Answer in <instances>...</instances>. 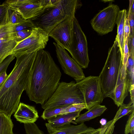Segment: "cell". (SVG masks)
<instances>
[{
  "label": "cell",
  "instance_id": "6da1fadb",
  "mask_svg": "<svg viewBox=\"0 0 134 134\" xmlns=\"http://www.w3.org/2000/svg\"><path fill=\"white\" fill-rule=\"evenodd\" d=\"M61 75L50 53L44 49L37 51L25 90L30 100L43 104L57 88Z\"/></svg>",
  "mask_w": 134,
  "mask_h": 134
},
{
  "label": "cell",
  "instance_id": "7a4b0ae2",
  "mask_svg": "<svg viewBox=\"0 0 134 134\" xmlns=\"http://www.w3.org/2000/svg\"><path fill=\"white\" fill-rule=\"evenodd\" d=\"M37 52L15 56L16 61L14 67L0 88V113L11 117L16 110Z\"/></svg>",
  "mask_w": 134,
  "mask_h": 134
},
{
  "label": "cell",
  "instance_id": "3957f363",
  "mask_svg": "<svg viewBox=\"0 0 134 134\" xmlns=\"http://www.w3.org/2000/svg\"><path fill=\"white\" fill-rule=\"evenodd\" d=\"M79 6L77 0H55L52 5L29 20L35 27L41 28L49 35L59 23L68 17L75 16Z\"/></svg>",
  "mask_w": 134,
  "mask_h": 134
},
{
  "label": "cell",
  "instance_id": "277c9868",
  "mask_svg": "<svg viewBox=\"0 0 134 134\" xmlns=\"http://www.w3.org/2000/svg\"><path fill=\"white\" fill-rule=\"evenodd\" d=\"M122 61V56L116 37L109 49L105 63L98 76L104 98L109 97L117 84Z\"/></svg>",
  "mask_w": 134,
  "mask_h": 134
},
{
  "label": "cell",
  "instance_id": "5b68a950",
  "mask_svg": "<svg viewBox=\"0 0 134 134\" xmlns=\"http://www.w3.org/2000/svg\"><path fill=\"white\" fill-rule=\"evenodd\" d=\"M83 103V95L74 81L60 82L51 97L41 105L44 110L70 105L74 104Z\"/></svg>",
  "mask_w": 134,
  "mask_h": 134
},
{
  "label": "cell",
  "instance_id": "8992f818",
  "mask_svg": "<svg viewBox=\"0 0 134 134\" xmlns=\"http://www.w3.org/2000/svg\"><path fill=\"white\" fill-rule=\"evenodd\" d=\"M68 51L82 68L88 67L90 60L86 37L75 16L73 19L71 43Z\"/></svg>",
  "mask_w": 134,
  "mask_h": 134
},
{
  "label": "cell",
  "instance_id": "52a82bcc",
  "mask_svg": "<svg viewBox=\"0 0 134 134\" xmlns=\"http://www.w3.org/2000/svg\"><path fill=\"white\" fill-rule=\"evenodd\" d=\"M55 0H8L4 2L9 9L15 11L24 19L30 20L52 5Z\"/></svg>",
  "mask_w": 134,
  "mask_h": 134
},
{
  "label": "cell",
  "instance_id": "ba28073f",
  "mask_svg": "<svg viewBox=\"0 0 134 134\" xmlns=\"http://www.w3.org/2000/svg\"><path fill=\"white\" fill-rule=\"evenodd\" d=\"M76 84L83 95L86 109L102 102L104 98L98 76L85 77Z\"/></svg>",
  "mask_w": 134,
  "mask_h": 134
},
{
  "label": "cell",
  "instance_id": "9c48e42d",
  "mask_svg": "<svg viewBox=\"0 0 134 134\" xmlns=\"http://www.w3.org/2000/svg\"><path fill=\"white\" fill-rule=\"evenodd\" d=\"M49 35L41 28L35 27L31 34L19 42L10 53L16 55L37 52L43 49L49 40Z\"/></svg>",
  "mask_w": 134,
  "mask_h": 134
},
{
  "label": "cell",
  "instance_id": "30bf717a",
  "mask_svg": "<svg viewBox=\"0 0 134 134\" xmlns=\"http://www.w3.org/2000/svg\"><path fill=\"white\" fill-rule=\"evenodd\" d=\"M117 5L110 4L98 12L92 19L91 25L96 32L104 35L112 31L120 10Z\"/></svg>",
  "mask_w": 134,
  "mask_h": 134
},
{
  "label": "cell",
  "instance_id": "8fae6325",
  "mask_svg": "<svg viewBox=\"0 0 134 134\" xmlns=\"http://www.w3.org/2000/svg\"><path fill=\"white\" fill-rule=\"evenodd\" d=\"M57 56L62 69L66 74L73 78L76 82L85 77L81 67L69 55L65 49L55 42Z\"/></svg>",
  "mask_w": 134,
  "mask_h": 134
},
{
  "label": "cell",
  "instance_id": "7c38bea8",
  "mask_svg": "<svg viewBox=\"0 0 134 134\" xmlns=\"http://www.w3.org/2000/svg\"><path fill=\"white\" fill-rule=\"evenodd\" d=\"M74 17H68L59 23L48 35L56 43L67 51L71 43Z\"/></svg>",
  "mask_w": 134,
  "mask_h": 134
},
{
  "label": "cell",
  "instance_id": "4fadbf2b",
  "mask_svg": "<svg viewBox=\"0 0 134 134\" xmlns=\"http://www.w3.org/2000/svg\"><path fill=\"white\" fill-rule=\"evenodd\" d=\"M131 85V79L127 73L125 77H120L119 75L117 84L108 97L112 99L115 104L119 107L128 96Z\"/></svg>",
  "mask_w": 134,
  "mask_h": 134
},
{
  "label": "cell",
  "instance_id": "5bb4252c",
  "mask_svg": "<svg viewBox=\"0 0 134 134\" xmlns=\"http://www.w3.org/2000/svg\"><path fill=\"white\" fill-rule=\"evenodd\" d=\"M45 125L48 134H82L92 132L97 129L88 127L84 122L77 125L69 124L58 128H53L47 123Z\"/></svg>",
  "mask_w": 134,
  "mask_h": 134
},
{
  "label": "cell",
  "instance_id": "9a60e30c",
  "mask_svg": "<svg viewBox=\"0 0 134 134\" xmlns=\"http://www.w3.org/2000/svg\"><path fill=\"white\" fill-rule=\"evenodd\" d=\"M14 116L17 121L24 124L35 123L39 117L34 107L20 102Z\"/></svg>",
  "mask_w": 134,
  "mask_h": 134
},
{
  "label": "cell",
  "instance_id": "2e32d148",
  "mask_svg": "<svg viewBox=\"0 0 134 134\" xmlns=\"http://www.w3.org/2000/svg\"><path fill=\"white\" fill-rule=\"evenodd\" d=\"M81 112L60 114L48 119V124L54 128H59L71 123L76 124L73 121L78 118Z\"/></svg>",
  "mask_w": 134,
  "mask_h": 134
},
{
  "label": "cell",
  "instance_id": "e0dca14e",
  "mask_svg": "<svg viewBox=\"0 0 134 134\" xmlns=\"http://www.w3.org/2000/svg\"><path fill=\"white\" fill-rule=\"evenodd\" d=\"M107 108L105 105L97 104L94 105L83 114H80L74 122L77 123H81L89 121L98 116H100L106 110Z\"/></svg>",
  "mask_w": 134,
  "mask_h": 134
},
{
  "label": "cell",
  "instance_id": "ac0fdd59",
  "mask_svg": "<svg viewBox=\"0 0 134 134\" xmlns=\"http://www.w3.org/2000/svg\"><path fill=\"white\" fill-rule=\"evenodd\" d=\"M126 9L120 10L116 21L117 25V34L116 37L118 40L121 54L123 57L124 43V31L125 21L127 16Z\"/></svg>",
  "mask_w": 134,
  "mask_h": 134
},
{
  "label": "cell",
  "instance_id": "d6986e66",
  "mask_svg": "<svg viewBox=\"0 0 134 134\" xmlns=\"http://www.w3.org/2000/svg\"><path fill=\"white\" fill-rule=\"evenodd\" d=\"M19 42L14 40L0 37V64L9 55Z\"/></svg>",
  "mask_w": 134,
  "mask_h": 134
},
{
  "label": "cell",
  "instance_id": "ffe728a7",
  "mask_svg": "<svg viewBox=\"0 0 134 134\" xmlns=\"http://www.w3.org/2000/svg\"><path fill=\"white\" fill-rule=\"evenodd\" d=\"M13 126L10 117L0 113V134H14Z\"/></svg>",
  "mask_w": 134,
  "mask_h": 134
},
{
  "label": "cell",
  "instance_id": "44dd1931",
  "mask_svg": "<svg viewBox=\"0 0 134 134\" xmlns=\"http://www.w3.org/2000/svg\"><path fill=\"white\" fill-rule=\"evenodd\" d=\"M119 107V109L113 119L115 123L122 117L134 111V104L131 101L127 104L123 103Z\"/></svg>",
  "mask_w": 134,
  "mask_h": 134
},
{
  "label": "cell",
  "instance_id": "7402d4cb",
  "mask_svg": "<svg viewBox=\"0 0 134 134\" xmlns=\"http://www.w3.org/2000/svg\"><path fill=\"white\" fill-rule=\"evenodd\" d=\"M69 105L58 107L44 110L41 117L44 120H47L50 118L61 114L63 111Z\"/></svg>",
  "mask_w": 134,
  "mask_h": 134
},
{
  "label": "cell",
  "instance_id": "603a6c76",
  "mask_svg": "<svg viewBox=\"0 0 134 134\" xmlns=\"http://www.w3.org/2000/svg\"><path fill=\"white\" fill-rule=\"evenodd\" d=\"M10 29L12 32L32 30L35 26L30 20H27L25 22L20 24L15 25L11 24Z\"/></svg>",
  "mask_w": 134,
  "mask_h": 134
},
{
  "label": "cell",
  "instance_id": "cb8c5ba5",
  "mask_svg": "<svg viewBox=\"0 0 134 134\" xmlns=\"http://www.w3.org/2000/svg\"><path fill=\"white\" fill-rule=\"evenodd\" d=\"M10 10L8 6L4 2L0 5V26L8 23Z\"/></svg>",
  "mask_w": 134,
  "mask_h": 134
},
{
  "label": "cell",
  "instance_id": "d4e9b609",
  "mask_svg": "<svg viewBox=\"0 0 134 134\" xmlns=\"http://www.w3.org/2000/svg\"><path fill=\"white\" fill-rule=\"evenodd\" d=\"M27 20L15 11L10 9L8 23L13 25H17L23 23Z\"/></svg>",
  "mask_w": 134,
  "mask_h": 134
},
{
  "label": "cell",
  "instance_id": "484cf974",
  "mask_svg": "<svg viewBox=\"0 0 134 134\" xmlns=\"http://www.w3.org/2000/svg\"><path fill=\"white\" fill-rule=\"evenodd\" d=\"M115 123L113 120L108 121L105 125L101 126L94 134H112Z\"/></svg>",
  "mask_w": 134,
  "mask_h": 134
},
{
  "label": "cell",
  "instance_id": "4316f807",
  "mask_svg": "<svg viewBox=\"0 0 134 134\" xmlns=\"http://www.w3.org/2000/svg\"><path fill=\"white\" fill-rule=\"evenodd\" d=\"M85 109H86V107L85 104H72L69 105L65 108L61 114L76 112H81Z\"/></svg>",
  "mask_w": 134,
  "mask_h": 134
},
{
  "label": "cell",
  "instance_id": "83f0119b",
  "mask_svg": "<svg viewBox=\"0 0 134 134\" xmlns=\"http://www.w3.org/2000/svg\"><path fill=\"white\" fill-rule=\"evenodd\" d=\"M24 127L26 134H43L35 123L24 124Z\"/></svg>",
  "mask_w": 134,
  "mask_h": 134
},
{
  "label": "cell",
  "instance_id": "f1b7e54d",
  "mask_svg": "<svg viewBox=\"0 0 134 134\" xmlns=\"http://www.w3.org/2000/svg\"><path fill=\"white\" fill-rule=\"evenodd\" d=\"M32 30H28L13 32V39L19 42L29 37L31 34Z\"/></svg>",
  "mask_w": 134,
  "mask_h": 134
},
{
  "label": "cell",
  "instance_id": "f546056e",
  "mask_svg": "<svg viewBox=\"0 0 134 134\" xmlns=\"http://www.w3.org/2000/svg\"><path fill=\"white\" fill-rule=\"evenodd\" d=\"M133 129H134V111L132 112L129 116L125 125V134L131 133Z\"/></svg>",
  "mask_w": 134,
  "mask_h": 134
},
{
  "label": "cell",
  "instance_id": "4dcf8cb0",
  "mask_svg": "<svg viewBox=\"0 0 134 134\" xmlns=\"http://www.w3.org/2000/svg\"><path fill=\"white\" fill-rule=\"evenodd\" d=\"M15 57L13 55H9L0 64V73L7 71L10 64Z\"/></svg>",
  "mask_w": 134,
  "mask_h": 134
},
{
  "label": "cell",
  "instance_id": "1f68e13d",
  "mask_svg": "<svg viewBox=\"0 0 134 134\" xmlns=\"http://www.w3.org/2000/svg\"><path fill=\"white\" fill-rule=\"evenodd\" d=\"M130 33V29L129 20L127 17L124 23V45L126 39L129 37Z\"/></svg>",
  "mask_w": 134,
  "mask_h": 134
},
{
  "label": "cell",
  "instance_id": "d6a6232c",
  "mask_svg": "<svg viewBox=\"0 0 134 134\" xmlns=\"http://www.w3.org/2000/svg\"><path fill=\"white\" fill-rule=\"evenodd\" d=\"M127 18H128L129 24L130 33L129 36H131L134 34V13H127Z\"/></svg>",
  "mask_w": 134,
  "mask_h": 134
},
{
  "label": "cell",
  "instance_id": "836d02e7",
  "mask_svg": "<svg viewBox=\"0 0 134 134\" xmlns=\"http://www.w3.org/2000/svg\"><path fill=\"white\" fill-rule=\"evenodd\" d=\"M128 46L129 53L134 54V34L129 36Z\"/></svg>",
  "mask_w": 134,
  "mask_h": 134
},
{
  "label": "cell",
  "instance_id": "e575fe53",
  "mask_svg": "<svg viewBox=\"0 0 134 134\" xmlns=\"http://www.w3.org/2000/svg\"><path fill=\"white\" fill-rule=\"evenodd\" d=\"M8 75L6 71L0 73V88L5 80Z\"/></svg>",
  "mask_w": 134,
  "mask_h": 134
},
{
  "label": "cell",
  "instance_id": "d590c367",
  "mask_svg": "<svg viewBox=\"0 0 134 134\" xmlns=\"http://www.w3.org/2000/svg\"><path fill=\"white\" fill-rule=\"evenodd\" d=\"M99 122L101 126L105 125L107 122V120L104 118H102L99 121Z\"/></svg>",
  "mask_w": 134,
  "mask_h": 134
},
{
  "label": "cell",
  "instance_id": "8d00e7d4",
  "mask_svg": "<svg viewBox=\"0 0 134 134\" xmlns=\"http://www.w3.org/2000/svg\"><path fill=\"white\" fill-rule=\"evenodd\" d=\"M98 129H97V130L96 131H95L93 132H91V133H83V134H94L97 132V131L98 130Z\"/></svg>",
  "mask_w": 134,
  "mask_h": 134
},
{
  "label": "cell",
  "instance_id": "74e56055",
  "mask_svg": "<svg viewBox=\"0 0 134 134\" xmlns=\"http://www.w3.org/2000/svg\"><path fill=\"white\" fill-rule=\"evenodd\" d=\"M103 1L104 2H108V1H109H109H110V2H111V1H113V0H108V1H107V0H103V1Z\"/></svg>",
  "mask_w": 134,
  "mask_h": 134
},
{
  "label": "cell",
  "instance_id": "f35d334b",
  "mask_svg": "<svg viewBox=\"0 0 134 134\" xmlns=\"http://www.w3.org/2000/svg\"><path fill=\"white\" fill-rule=\"evenodd\" d=\"M131 134H134V129L132 130L131 132Z\"/></svg>",
  "mask_w": 134,
  "mask_h": 134
},
{
  "label": "cell",
  "instance_id": "ab89813d",
  "mask_svg": "<svg viewBox=\"0 0 134 134\" xmlns=\"http://www.w3.org/2000/svg\"></svg>",
  "mask_w": 134,
  "mask_h": 134
},
{
  "label": "cell",
  "instance_id": "60d3db41",
  "mask_svg": "<svg viewBox=\"0 0 134 134\" xmlns=\"http://www.w3.org/2000/svg\"><path fill=\"white\" fill-rule=\"evenodd\" d=\"M1 5V4H0V5Z\"/></svg>",
  "mask_w": 134,
  "mask_h": 134
}]
</instances>
